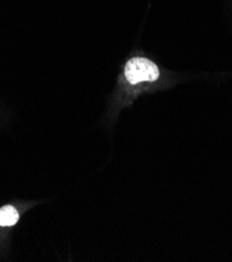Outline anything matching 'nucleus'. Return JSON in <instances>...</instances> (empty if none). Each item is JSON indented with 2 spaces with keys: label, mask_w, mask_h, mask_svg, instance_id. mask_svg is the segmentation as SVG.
Masks as SVG:
<instances>
[{
  "label": "nucleus",
  "mask_w": 232,
  "mask_h": 262,
  "mask_svg": "<svg viewBox=\"0 0 232 262\" xmlns=\"http://www.w3.org/2000/svg\"><path fill=\"white\" fill-rule=\"evenodd\" d=\"M18 220L19 214L14 207L5 206L0 209V226L2 227L14 226Z\"/></svg>",
  "instance_id": "f03ea898"
},
{
  "label": "nucleus",
  "mask_w": 232,
  "mask_h": 262,
  "mask_svg": "<svg viewBox=\"0 0 232 262\" xmlns=\"http://www.w3.org/2000/svg\"><path fill=\"white\" fill-rule=\"evenodd\" d=\"M124 75L128 82L136 85L142 82H155L158 80L160 71L156 64L144 58H133L124 68Z\"/></svg>",
  "instance_id": "f257e3e1"
}]
</instances>
